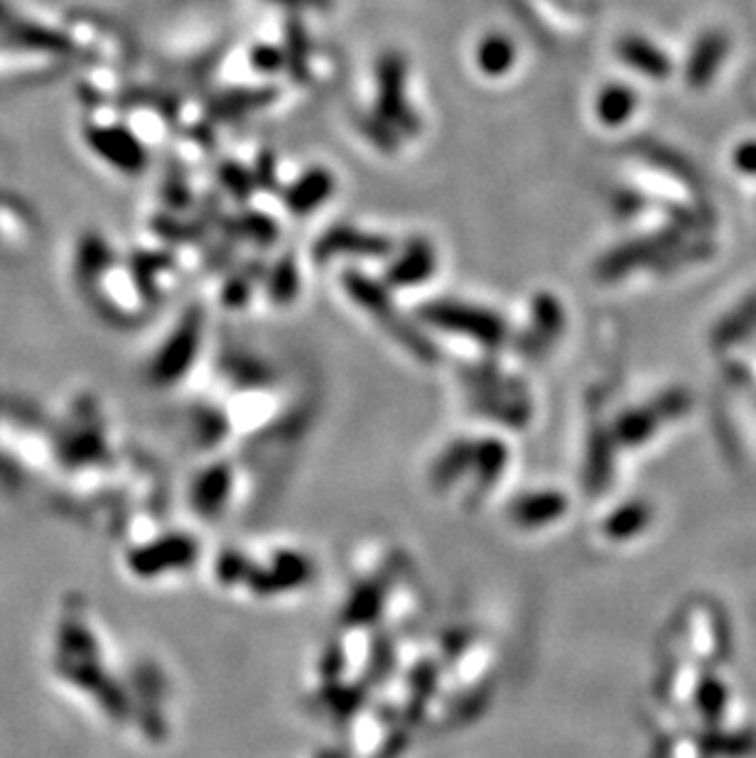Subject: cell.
<instances>
[{
	"instance_id": "1",
	"label": "cell",
	"mask_w": 756,
	"mask_h": 758,
	"mask_svg": "<svg viewBox=\"0 0 756 758\" xmlns=\"http://www.w3.org/2000/svg\"><path fill=\"white\" fill-rule=\"evenodd\" d=\"M378 79V101L376 109L386 126L398 128L404 136H416L420 121L410 111L406 101V62L398 52H386L378 59L376 67Z\"/></svg>"
},
{
	"instance_id": "2",
	"label": "cell",
	"mask_w": 756,
	"mask_h": 758,
	"mask_svg": "<svg viewBox=\"0 0 756 758\" xmlns=\"http://www.w3.org/2000/svg\"><path fill=\"white\" fill-rule=\"evenodd\" d=\"M422 315L435 325L447 327L452 331H465V335H471L489 343L499 341L504 337L501 319L491 312L479 310V307H467L457 302H432L425 307Z\"/></svg>"
},
{
	"instance_id": "3",
	"label": "cell",
	"mask_w": 756,
	"mask_h": 758,
	"mask_svg": "<svg viewBox=\"0 0 756 758\" xmlns=\"http://www.w3.org/2000/svg\"><path fill=\"white\" fill-rule=\"evenodd\" d=\"M394 251V246L384 236H376L369 231L354 229V227H332L320 241L315 243V258L329 260L332 256H364V258H378L388 256Z\"/></svg>"
},
{
	"instance_id": "4",
	"label": "cell",
	"mask_w": 756,
	"mask_h": 758,
	"mask_svg": "<svg viewBox=\"0 0 756 758\" xmlns=\"http://www.w3.org/2000/svg\"><path fill=\"white\" fill-rule=\"evenodd\" d=\"M345 288H347V292L351 295V298L357 300L359 305H364L366 310H369L374 317L381 315L384 319H388V322H391V325H388V331H394L396 337L400 335V339H406L410 347H418V351L425 349V341L420 337L418 339L412 337V331H408V325L404 322V319L396 317L391 312V302H388L386 292L378 288L376 282L359 276V272H347V276H345Z\"/></svg>"
},
{
	"instance_id": "5",
	"label": "cell",
	"mask_w": 756,
	"mask_h": 758,
	"mask_svg": "<svg viewBox=\"0 0 756 758\" xmlns=\"http://www.w3.org/2000/svg\"><path fill=\"white\" fill-rule=\"evenodd\" d=\"M91 146L99 150V156L109 160L116 168L126 172H138L146 168V150L138 143V138L126 128H93Z\"/></svg>"
},
{
	"instance_id": "6",
	"label": "cell",
	"mask_w": 756,
	"mask_h": 758,
	"mask_svg": "<svg viewBox=\"0 0 756 758\" xmlns=\"http://www.w3.org/2000/svg\"><path fill=\"white\" fill-rule=\"evenodd\" d=\"M335 192V177L325 168L307 170L286 192V205L295 217L312 215Z\"/></svg>"
},
{
	"instance_id": "7",
	"label": "cell",
	"mask_w": 756,
	"mask_h": 758,
	"mask_svg": "<svg viewBox=\"0 0 756 758\" xmlns=\"http://www.w3.org/2000/svg\"><path fill=\"white\" fill-rule=\"evenodd\" d=\"M435 270V251L425 239H412L404 248V253L396 258V263L388 270V280L394 286H416V282L428 280Z\"/></svg>"
},
{
	"instance_id": "8",
	"label": "cell",
	"mask_w": 756,
	"mask_h": 758,
	"mask_svg": "<svg viewBox=\"0 0 756 758\" xmlns=\"http://www.w3.org/2000/svg\"><path fill=\"white\" fill-rule=\"evenodd\" d=\"M477 62L487 77H504L516 62V50L511 40L504 38V34H491V38L479 44Z\"/></svg>"
},
{
	"instance_id": "9",
	"label": "cell",
	"mask_w": 756,
	"mask_h": 758,
	"mask_svg": "<svg viewBox=\"0 0 756 758\" xmlns=\"http://www.w3.org/2000/svg\"><path fill=\"white\" fill-rule=\"evenodd\" d=\"M295 290H298V270H295L292 260L286 258L276 266L273 278H270V295L276 300H290Z\"/></svg>"
},
{
	"instance_id": "10",
	"label": "cell",
	"mask_w": 756,
	"mask_h": 758,
	"mask_svg": "<svg viewBox=\"0 0 756 758\" xmlns=\"http://www.w3.org/2000/svg\"><path fill=\"white\" fill-rule=\"evenodd\" d=\"M219 180L236 199H246L253 189L251 172H246L243 168H239V164H233V162L223 164V168L219 170Z\"/></svg>"
},
{
	"instance_id": "11",
	"label": "cell",
	"mask_w": 756,
	"mask_h": 758,
	"mask_svg": "<svg viewBox=\"0 0 756 758\" xmlns=\"http://www.w3.org/2000/svg\"><path fill=\"white\" fill-rule=\"evenodd\" d=\"M239 227H241V233L251 236V239L261 241V243H268V241L276 239L273 221H268L266 217H253V215L251 217H243L239 221Z\"/></svg>"
},
{
	"instance_id": "12",
	"label": "cell",
	"mask_w": 756,
	"mask_h": 758,
	"mask_svg": "<svg viewBox=\"0 0 756 758\" xmlns=\"http://www.w3.org/2000/svg\"><path fill=\"white\" fill-rule=\"evenodd\" d=\"M288 44H290V54H288V62H290V69L295 72V77H305V69H307V52H305V32L302 28H292L290 30V38H288Z\"/></svg>"
},
{
	"instance_id": "13",
	"label": "cell",
	"mask_w": 756,
	"mask_h": 758,
	"mask_svg": "<svg viewBox=\"0 0 756 758\" xmlns=\"http://www.w3.org/2000/svg\"><path fill=\"white\" fill-rule=\"evenodd\" d=\"M253 64L263 72H276L282 64H286V57H282L273 47H261V50L253 52Z\"/></svg>"
},
{
	"instance_id": "14",
	"label": "cell",
	"mask_w": 756,
	"mask_h": 758,
	"mask_svg": "<svg viewBox=\"0 0 756 758\" xmlns=\"http://www.w3.org/2000/svg\"><path fill=\"white\" fill-rule=\"evenodd\" d=\"M624 103H626L624 91H607V97L599 103L601 116L609 118V121H617V118L624 113Z\"/></svg>"
}]
</instances>
